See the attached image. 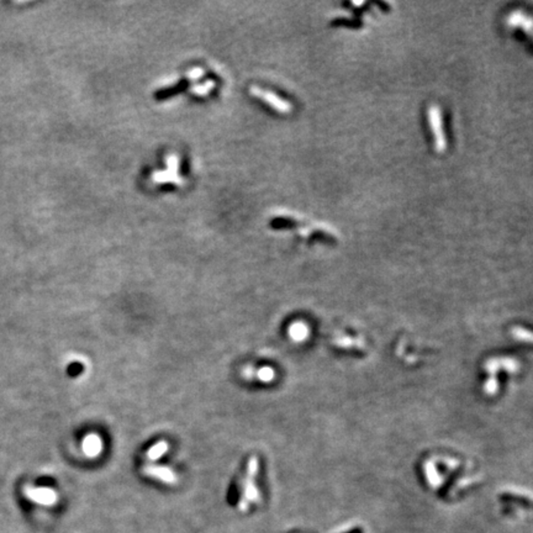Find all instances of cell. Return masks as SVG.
Here are the masks:
<instances>
[{"label": "cell", "mask_w": 533, "mask_h": 533, "mask_svg": "<svg viewBox=\"0 0 533 533\" xmlns=\"http://www.w3.org/2000/svg\"><path fill=\"white\" fill-rule=\"evenodd\" d=\"M427 118L428 126H430V131L433 138L434 151L437 153H445L447 147H448V141H447L445 126H443L442 112L437 104H431L428 106Z\"/></svg>", "instance_id": "6da1fadb"}, {"label": "cell", "mask_w": 533, "mask_h": 533, "mask_svg": "<svg viewBox=\"0 0 533 533\" xmlns=\"http://www.w3.org/2000/svg\"><path fill=\"white\" fill-rule=\"evenodd\" d=\"M258 468H260V463H258L257 457H251L248 461L247 465V473H246L245 483H243V498L240 501V507L241 510H245L247 507L248 501H258L260 500V494H258V489L254 484V477L258 473Z\"/></svg>", "instance_id": "7a4b0ae2"}, {"label": "cell", "mask_w": 533, "mask_h": 533, "mask_svg": "<svg viewBox=\"0 0 533 533\" xmlns=\"http://www.w3.org/2000/svg\"><path fill=\"white\" fill-rule=\"evenodd\" d=\"M249 93H251V95H253V97L258 98L260 100L264 101V103L268 104L270 107H273V109L279 114L288 115V114H290L292 112V104L290 101L283 99L282 97L273 93V91L266 90V89L257 87V85H252V87L249 88Z\"/></svg>", "instance_id": "3957f363"}, {"label": "cell", "mask_w": 533, "mask_h": 533, "mask_svg": "<svg viewBox=\"0 0 533 533\" xmlns=\"http://www.w3.org/2000/svg\"><path fill=\"white\" fill-rule=\"evenodd\" d=\"M142 470L146 475L161 480V482L166 483V484H171V485H173V484L178 482V477H177V475H175V473L168 467H163V465H156V464H146L143 467Z\"/></svg>", "instance_id": "277c9868"}, {"label": "cell", "mask_w": 533, "mask_h": 533, "mask_svg": "<svg viewBox=\"0 0 533 533\" xmlns=\"http://www.w3.org/2000/svg\"><path fill=\"white\" fill-rule=\"evenodd\" d=\"M25 492L30 500L46 506H52L57 501L56 491L50 488H30L26 489Z\"/></svg>", "instance_id": "5b68a950"}, {"label": "cell", "mask_w": 533, "mask_h": 533, "mask_svg": "<svg viewBox=\"0 0 533 533\" xmlns=\"http://www.w3.org/2000/svg\"><path fill=\"white\" fill-rule=\"evenodd\" d=\"M82 448L88 457L95 458L103 451V440L98 434L90 433L83 439Z\"/></svg>", "instance_id": "8992f818"}, {"label": "cell", "mask_w": 533, "mask_h": 533, "mask_svg": "<svg viewBox=\"0 0 533 533\" xmlns=\"http://www.w3.org/2000/svg\"><path fill=\"white\" fill-rule=\"evenodd\" d=\"M507 25L511 26V27H516V26H520V27H523V29H526L527 31H531V27H532V21H531V17L527 15L525 11H521V10H516V11H512V13H510V15L507 16Z\"/></svg>", "instance_id": "52a82bcc"}, {"label": "cell", "mask_w": 533, "mask_h": 533, "mask_svg": "<svg viewBox=\"0 0 533 533\" xmlns=\"http://www.w3.org/2000/svg\"><path fill=\"white\" fill-rule=\"evenodd\" d=\"M151 179L155 181V183H159V184L161 183H174V184L183 183L179 173H173V172H169V171H167V169H166V171L153 172L152 175H151Z\"/></svg>", "instance_id": "ba28073f"}, {"label": "cell", "mask_w": 533, "mask_h": 533, "mask_svg": "<svg viewBox=\"0 0 533 533\" xmlns=\"http://www.w3.org/2000/svg\"><path fill=\"white\" fill-rule=\"evenodd\" d=\"M168 448H169V446L166 440H159V442H157L155 446H152L149 451H147L146 457L149 461L155 462V461H157V459L161 458L162 455L168 451Z\"/></svg>", "instance_id": "9c48e42d"}, {"label": "cell", "mask_w": 533, "mask_h": 533, "mask_svg": "<svg viewBox=\"0 0 533 533\" xmlns=\"http://www.w3.org/2000/svg\"><path fill=\"white\" fill-rule=\"evenodd\" d=\"M251 373H254L255 378H258L262 381H272L274 379V371L270 366H263L258 372H254L252 368H247Z\"/></svg>", "instance_id": "30bf717a"}, {"label": "cell", "mask_w": 533, "mask_h": 533, "mask_svg": "<svg viewBox=\"0 0 533 533\" xmlns=\"http://www.w3.org/2000/svg\"><path fill=\"white\" fill-rule=\"evenodd\" d=\"M166 164H167V171L179 173V156L177 153H169L166 156Z\"/></svg>", "instance_id": "8fae6325"}, {"label": "cell", "mask_w": 533, "mask_h": 533, "mask_svg": "<svg viewBox=\"0 0 533 533\" xmlns=\"http://www.w3.org/2000/svg\"><path fill=\"white\" fill-rule=\"evenodd\" d=\"M215 87V83L212 81H206L201 84H195L192 87V91L195 95H206L211 91V89Z\"/></svg>", "instance_id": "7c38bea8"}, {"label": "cell", "mask_w": 533, "mask_h": 533, "mask_svg": "<svg viewBox=\"0 0 533 533\" xmlns=\"http://www.w3.org/2000/svg\"><path fill=\"white\" fill-rule=\"evenodd\" d=\"M204 76V69L203 68H193L192 70L188 72L187 77H189L190 79H199Z\"/></svg>", "instance_id": "4fadbf2b"}]
</instances>
